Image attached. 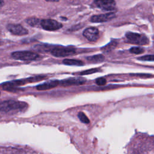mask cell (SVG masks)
Masks as SVG:
<instances>
[{"label":"cell","instance_id":"1","mask_svg":"<svg viewBox=\"0 0 154 154\" xmlns=\"http://www.w3.org/2000/svg\"><path fill=\"white\" fill-rule=\"evenodd\" d=\"M28 106L26 103L13 100H5L0 103V111L10 112L11 111H22Z\"/></svg>","mask_w":154,"mask_h":154},{"label":"cell","instance_id":"2","mask_svg":"<svg viewBox=\"0 0 154 154\" xmlns=\"http://www.w3.org/2000/svg\"><path fill=\"white\" fill-rule=\"evenodd\" d=\"M11 57L17 60L22 61H34L38 60L40 57L37 53L29 51H15L11 53Z\"/></svg>","mask_w":154,"mask_h":154},{"label":"cell","instance_id":"3","mask_svg":"<svg viewBox=\"0 0 154 154\" xmlns=\"http://www.w3.org/2000/svg\"><path fill=\"white\" fill-rule=\"evenodd\" d=\"M126 37L128 41L132 44H135L137 45H148L149 43L148 38L144 34L128 32L126 34Z\"/></svg>","mask_w":154,"mask_h":154},{"label":"cell","instance_id":"4","mask_svg":"<svg viewBox=\"0 0 154 154\" xmlns=\"http://www.w3.org/2000/svg\"><path fill=\"white\" fill-rule=\"evenodd\" d=\"M75 49L72 47L57 46L52 49L51 54L57 57H66L75 54Z\"/></svg>","mask_w":154,"mask_h":154},{"label":"cell","instance_id":"5","mask_svg":"<svg viewBox=\"0 0 154 154\" xmlns=\"http://www.w3.org/2000/svg\"><path fill=\"white\" fill-rule=\"evenodd\" d=\"M42 27L47 31H55L63 26V25L53 19H43L40 23Z\"/></svg>","mask_w":154,"mask_h":154},{"label":"cell","instance_id":"6","mask_svg":"<svg viewBox=\"0 0 154 154\" xmlns=\"http://www.w3.org/2000/svg\"><path fill=\"white\" fill-rule=\"evenodd\" d=\"M86 79L81 77H71L65 79L60 82L59 84L63 87H69L72 85H79L85 84Z\"/></svg>","mask_w":154,"mask_h":154},{"label":"cell","instance_id":"7","mask_svg":"<svg viewBox=\"0 0 154 154\" xmlns=\"http://www.w3.org/2000/svg\"><path fill=\"white\" fill-rule=\"evenodd\" d=\"M94 3L98 8L106 11H112L116 8L114 0H94Z\"/></svg>","mask_w":154,"mask_h":154},{"label":"cell","instance_id":"8","mask_svg":"<svg viewBox=\"0 0 154 154\" xmlns=\"http://www.w3.org/2000/svg\"><path fill=\"white\" fill-rule=\"evenodd\" d=\"M83 35L90 42H96L99 37V31L95 27H89L84 31Z\"/></svg>","mask_w":154,"mask_h":154},{"label":"cell","instance_id":"9","mask_svg":"<svg viewBox=\"0 0 154 154\" xmlns=\"http://www.w3.org/2000/svg\"><path fill=\"white\" fill-rule=\"evenodd\" d=\"M7 28L8 31L16 35H24L28 33V31L19 24H8Z\"/></svg>","mask_w":154,"mask_h":154},{"label":"cell","instance_id":"10","mask_svg":"<svg viewBox=\"0 0 154 154\" xmlns=\"http://www.w3.org/2000/svg\"><path fill=\"white\" fill-rule=\"evenodd\" d=\"M116 17V14L114 13H108L105 14L94 15L91 17L90 21L92 22H105L112 20Z\"/></svg>","mask_w":154,"mask_h":154},{"label":"cell","instance_id":"11","mask_svg":"<svg viewBox=\"0 0 154 154\" xmlns=\"http://www.w3.org/2000/svg\"><path fill=\"white\" fill-rule=\"evenodd\" d=\"M59 83H60V81L58 80H51L45 83L38 85L36 87V89L40 91L49 90L57 87L58 85H59Z\"/></svg>","mask_w":154,"mask_h":154},{"label":"cell","instance_id":"12","mask_svg":"<svg viewBox=\"0 0 154 154\" xmlns=\"http://www.w3.org/2000/svg\"><path fill=\"white\" fill-rule=\"evenodd\" d=\"M86 59L90 62H91L93 63H99L104 61L105 57L102 54H97L93 56L87 57Z\"/></svg>","mask_w":154,"mask_h":154},{"label":"cell","instance_id":"13","mask_svg":"<svg viewBox=\"0 0 154 154\" xmlns=\"http://www.w3.org/2000/svg\"><path fill=\"white\" fill-rule=\"evenodd\" d=\"M63 63L66 64V65H69V66H81L84 65L83 61L79 60H75V59H64L63 61Z\"/></svg>","mask_w":154,"mask_h":154},{"label":"cell","instance_id":"14","mask_svg":"<svg viewBox=\"0 0 154 154\" xmlns=\"http://www.w3.org/2000/svg\"><path fill=\"white\" fill-rule=\"evenodd\" d=\"M26 23L31 26H37L40 23V20L36 17H29L26 20Z\"/></svg>","mask_w":154,"mask_h":154},{"label":"cell","instance_id":"15","mask_svg":"<svg viewBox=\"0 0 154 154\" xmlns=\"http://www.w3.org/2000/svg\"><path fill=\"white\" fill-rule=\"evenodd\" d=\"M116 45H117V43L115 41H112V42H111L110 43H109L107 45L102 48V50L103 52H108L111 51L112 49H114L116 48Z\"/></svg>","mask_w":154,"mask_h":154},{"label":"cell","instance_id":"16","mask_svg":"<svg viewBox=\"0 0 154 154\" xmlns=\"http://www.w3.org/2000/svg\"><path fill=\"white\" fill-rule=\"evenodd\" d=\"M78 116L81 122H82L84 123H86V124L90 123L89 119L87 117V116L83 112H81V111L79 112L78 114Z\"/></svg>","mask_w":154,"mask_h":154},{"label":"cell","instance_id":"17","mask_svg":"<svg viewBox=\"0 0 154 154\" xmlns=\"http://www.w3.org/2000/svg\"><path fill=\"white\" fill-rule=\"evenodd\" d=\"M129 52L132 54H140L144 52V49L141 47H132L129 49Z\"/></svg>","mask_w":154,"mask_h":154},{"label":"cell","instance_id":"18","mask_svg":"<svg viewBox=\"0 0 154 154\" xmlns=\"http://www.w3.org/2000/svg\"><path fill=\"white\" fill-rule=\"evenodd\" d=\"M138 60L141 61H153L154 57L153 55H147L144 56L140 57L138 58Z\"/></svg>","mask_w":154,"mask_h":154},{"label":"cell","instance_id":"19","mask_svg":"<svg viewBox=\"0 0 154 154\" xmlns=\"http://www.w3.org/2000/svg\"><path fill=\"white\" fill-rule=\"evenodd\" d=\"M100 69H89V70H84V71H82L81 72L79 75H89V74H91V73H96L97 72H99L100 71Z\"/></svg>","mask_w":154,"mask_h":154},{"label":"cell","instance_id":"20","mask_svg":"<svg viewBox=\"0 0 154 154\" xmlns=\"http://www.w3.org/2000/svg\"><path fill=\"white\" fill-rule=\"evenodd\" d=\"M96 84L99 86L105 85L106 84V80L104 78H99L96 79Z\"/></svg>","mask_w":154,"mask_h":154},{"label":"cell","instance_id":"21","mask_svg":"<svg viewBox=\"0 0 154 154\" xmlns=\"http://www.w3.org/2000/svg\"><path fill=\"white\" fill-rule=\"evenodd\" d=\"M46 1H48V2H58L60 0H45Z\"/></svg>","mask_w":154,"mask_h":154},{"label":"cell","instance_id":"22","mask_svg":"<svg viewBox=\"0 0 154 154\" xmlns=\"http://www.w3.org/2000/svg\"><path fill=\"white\" fill-rule=\"evenodd\" d=\"M3 4H4V1H3V0H0V7L2 6Z\"/></svg>","mask_w":154,"mask_h":154},{"label":"cell","instance_id":"23","mask_svg":"<svg viewBox=\"0 0 154 154\" xmlns=\"http://www.w3.org/2000/svg\"><path fill=\"white\" fill-rule=\"evenodd\" d=\"M0 94H1V93H0Z\"/></svg>","mask_w":154,"mask_h":154}]
</instances>
